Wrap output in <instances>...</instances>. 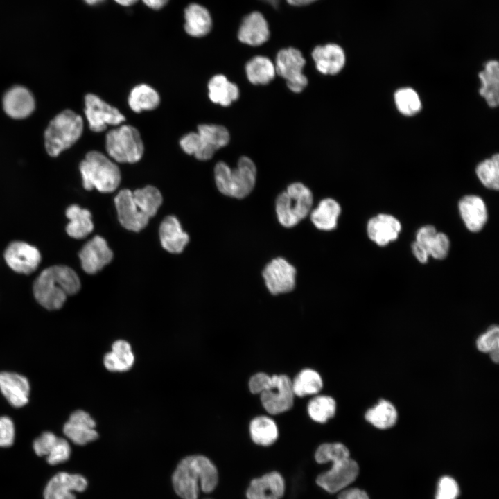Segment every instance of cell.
<instances>
[{"label": "cell", "mask_w": 499, "mask_h": 499, "mask_svg": "<svg viewBox=\"0 0 499 499\" xmlns=\"http://www.w3.org/2000/svg\"><path fill=\"white\" fill-rule=\"evenodd\" d=\"M173 484L176 493L182 499H198L199 491H213L218 482L216 466L203 455H191L184 458L173 475Z\"/></svg>", "instance_id": "1"}, {"label": "cell", "mask_w": 499, "mask_h": 499, "mask_svg": "<svg viewBox=\"0 0 499 499\" xmlns=\"http://www.w3.org/2000/svg\"><path fill=\"white\" fill-rule=\"evenodd\" d=\"M80 288V281L76 272L65 265H53L44 270L33 285L37 302L48 310L60 309L67 296Z\"/></svg>", "instance_id": "2"}, {"label": "cell", "mask_w": 499, "mask_h": 499, "mask_svg": "<svg viewBox=\"0 0 499 499\" xmlns=\"http://www.w3.org/2000/svg\"><path fill=\"white\" fill-rule=\"evenodd\" d=\"M256 168L248 157H241L236 168L231 169L225 162H218L214 168V178L218 191L227 196L243 198L253 190Z\"/></svg>", "instance_id": "3"}, {"label": "cell", "mask_w": 499, "mask_h": 499, "mask_svg": "<svg viewBox=\"0 0 499 499\" xmlns=\"http://www.w3.org/2000/svg\"><path fill=\"white\" fill-rule=\"evenodd\" d=\"M79 169L86 190L96 189L101 193H111L121 183V175L118 166L100 152H89L80 162Z\"/></svg>", "instance_id": "4"}, {"label": "cell", "mask_w": 499, "mask_h": 499, "mask_svg": "<svg viewBox=\"0 0 499 499\" xmlns=\"http://www.w3.org/2000/svg\"><path fill=\"white\" fill-rule=\"evenodd\" d=\"M83 130L82 117L70 110L58 114L51 120L44 132L45 148L52 157L70 148L80 137Z\"/></svg>", "instance_id": "5"}, {"label": "cell", "mask_w": 499, "mask_h": 499, "mask_svg": "<svg viewBox=\"0 0 499 499\" xmlns=\"http://www.w3.org/2000/svg\"><path fill=\"white\" fill-rule=\"evenodd\" d=\"M230 140L227 129L220 125L201 124L198 132H189L180 140V146L188 155L197 159L207 161L211 159L215 152L226 146Z\"/></svg>", "instance_id": "6"}, {"label": "cell", "mask_w": 499, "mask_h": 499, "mask_svg": "<svg viewBox=\"0 0 499 499\" xmlns=\"http://www.w3.org/2000/svg\"><path fill=\"white\" fill-rule=\"evenodd\" d=\"M310 190L300 182L290 184L276 200V213L279 222L286 227H292L307 216L313 205Z\"/></svg>", "instance_id": "7"}, {"label": "cell", "mask_w": 499, "mask_h": 499, "mask_svg": "<svg viewBox=\"0 0 499 499\" xmlns=\"http://www.w3.org/2000/svg\"><path fill=\"white\" fill-rule=\"evenodd\" d=\"M105 148L109 157L119 163H136L144 152L139 130L130 125H122L109 131L105 137Z\"/></svg>", "instance_id": "8"}, {"label": "cell", "mask_w": 499, "mask_h": 499, "mask_svg": "<svg viewBox=\"0 0 499 499\" xmlns=\"http://www.w3.org/2000/svg\"><path fill=\"white\" fill-rule=\"evenodd\" d=\"M306 60L301 52L294 47L281 49L275 60L276 73L284 78L290 90L302 91L308 85V78L303 73Z\"/></svg>", "instance_id": "9"}, {"label": "cell", "mask_w": 499, "mask_h": 499, "mask_svg": "<svg viewBox=\"0 0 499 499\" xmlns=\"http://www.w3.org/2000/svg\"><path fill=\"white\" fill-rule=\"evenodd\" d=\"M331 462V469L319 474L316 482L326 492L335 493L344 490L356 480L359 473V466L351 457Z\"/></svg>", "instance_id": "10"}, {"label": "cell", "mask_w": 499, "mask_h": 499, "mask_svg": "<svg viewBox=\"0 0 499 499\" xmlns=\"http://www.w3.org/2000/svg\"><path fill=\"white\" fill-rule=\"evenodd\" d=\"M260 395L261 403L269 414H278L286 412L294 403L292 380L284 374L273 375L269 388Z\"/></svg>", "instance_id": "11"}, {"label": "cell", "mask_w": 499, "mask_h": 499, "mask_svg": "<svg viewBox=\"0 0 499 499\" xmlns=\"http://www.w3.org/2000/svg\"><path fill=\"white\" fill-rule=\"evenodd\" d=\"M85 114L93 132L105 130L107 125H118L125 118L119 110L103 101L98 96L88 94L85 97Z\"/></svg>", "instance_id": "12"}, {"label": "cell", "mask_w": 499, "mask_h": 499, "mask_svg": "<svg viewBox=\"0 0 499 499\" xmlns=\"http://www.w3.org/2000/svg\"><path fill=\"white\" fill-rule=\"evenodd\" d=\"M295 267L281 257L268 263L262 272L265 285L272 295L292 291L295 285Z\"/></svg>", "instance_id": "13"}, {"label": "cell", "mask_w": 499, "mask_h": 499, "mask_svg": "<svg viewBox=\"0 0 499 499\" xmlns=\"http://www.w3.org/2000/svg\"><path fill=\"white\" fill-rule=\"evenodd\" d=\"M114 204L119 221L125 229L137 232L147 226L150 218L134 201L131 190L119 191L114 198Z\"/></svg>", "instance_id": "14"}, {"label": "cell", "mask_w": 499, "mask_h": 499, "mask_svg": "<svg viewBox=\"0 0 499 499\" xmlns=\"http://www.w3.org/2000/svg\"><path fill=\"white\" fill-rule=\"evenodd\" d=\"M4 258L14 271L28 274L37 269L41 256L36 247L26 243L16 241L6 248Z\"/></svg>", "instance_id": "15"}, {"label": "cell", "mask_w": 499, "mask_h": 499, "mask_svg": "<svg viewBox=\"0 0 499 499\" xmlns=\"http://www.w3.org/2000/svg\"><path fill=\"white\" fill-rule=\"evenodd\" d=\"M79 258L85 272L93 274L111 262L113 252L103 238L96 236L83 246Z\"/></svg>", "instance_id": "16"}, {"label": "cell", "mask_w": 499, "mask_h": 499, "mask_svg": "<svg viewBox=\"0 0 499 499\" xmlns=\"http://www.w3.org/2000/svg\"><path fill=\"white\" fill-rule=\"evenodd\" d=\"M96 422L87 412L78 410L71 413L63 426V433L76 445L83 446L96 440Z\"/></svg>", "instance_id": "17"}, {"label": "cell", "mask_w": 499, "mask_h": 499, "mask_svg": "<svg viewBox=\"0 0 499 499\" xmlns=\"http://www.w3.org/2000/svg\"><path fill=\"white\" fill-rule=\"evenodd\" d=\"M87 487V481L82 475L60 472L46 484L44 497V499H76L73 492H82Z\"/></svg>", "instance_id": "18"}, {"label": "cell", "mask_w": 499, "mask_h": 499, "mask_svg": "<svg viewBox=\"0 0 499 499\" xmlns=\"http://www.w3.org/2000/svg\"><path fill=\"white\" fill-rule=\"evenodd\" d=\"M30 385L28 378L13 371H0V392L15 408H22L29 401Z\"/></svg>", "instance_id": "19"}, {"label": "cell", "mask_w": 499, "mask_h": 499, "mask_svg": "<svg viewBox=\"0 0 499 499\" xmlns=\"http://www.w3.org/2000/svg\"><path fill=\"white\" fill-rule=\"evenodd\" d=\"M311 55L316 69L324 75H336L345 65L344 51L337 44L329 43L316 46Z\"/></svg>", "instance_id": "20"}, {"label": "cell", "mask_w": 499, "mask_h": 499, "mask_svg": "<svg viewBox=\"0 0 499 499\" xmlns=\"http://www.w3.org/2000/svg\"><path fill=\"white\" fill-rule=\"evenodd\" d=\"M270 32L267 20L258 11L245 15L239 26L238 38L243 44L257 46L265 43Z\"/></svg>", "instance_id": "21"}, {"label": "cell", "mask_w": 499, "mask_h": 499, "mask_svg": "<svg viewBox=\"0 0 499 499\" xmlns=\"http://www.w3.org/2000/svg\"><path fill=\"white\" fill-rule=\"evenodd\" d=\"M285 492V481L277 471L269 472L253 479L246 492L247 499H281Z\"/></svg>", "instance_id": "22"}, {"label": "cell", "mask_w": 499, "mask_h": 499, "mask_svg": "<svg viewBox=\"0 0 499 499\" xmlns=\"http://www.w3.org/2000/svg\"><path fill=\"white\" fill-rule=\"evenodd\" d=\"M401 231L399 220L386 213H380L371 218L367 226L369 239L382 247L397 239Z\"/></svg>", "instance_id": "23"}, {"label": "cell", "mask_w": 499, "mask_h": 499, "mask_svg": "<svg viewBox=\"0 0 499 499\" xmlns=\"http://www.w3.org/2000/svg\"><path fill=\"white\" fill-rule=\"evenodd\" d=\"M461 218L466 228L472 232L480 231L487 220V209L484 200L476 195L462 198L458 204Z\"/></svg>", "instance_id": "24"}, {"label": "cell", "mask_w": 499, "mask_h": 499, "mask_svg": "<svg viewBox=\"0 0 499 499\" xmlns=\"http://www.w3.org/2000/svg\"><path fill=\"white\" fill-rule=\"evenodd\" d=\"M3 107L9 116L24 119L34 110L35 100L28 89L22 86H15L5 94Z\"/></svg>", "instance_id": "25"}, {"label": "cell", "mask_w": 499, "mask_h": 499, "mask_svg": "<svg viewBox=\"0 0 499 499\" xmlns=\"http://www.w3.org/2000/svg\"><path fill=\"white\" fill-rule=\"evenodd\" d=\"M478 76L480 83L479 95L489 107H497L499 105L498 61L496 60L487 61Z\"/></svg>", "instance_id": "26"}, {"label": "cell", "mask_w": 499, "mask_h": 499, "mask_svg": "<svg viewBox=\"0 0 499 499\" xmlns=\"http://www.w3.org/2000/svg\"><path fill=\"white\" fill-rule=\"evenodd\" d=\"M159 234L162 247L170 253H181L189 241L188 234L174 216H168L162 220Z\"/></svg>", "instance_id": "27"}, {"label": "cell", "mask_w": 499, "mask_h": 499, "mask_svg": "<svg viewBox=\"0 0 499 499\" xmlns=\"http://www.w3.org/2000/svg\"><path fill=\"white\" fill-rule=\"evenodd\" d=\"M364 418L372 427L386 430L397 423L399 411L391 401L380 399L365 411Z\"/></svg>", "instance_id": "28"}, {"label": "cell", "mask_w": 499, "mask_h": 499, "mask_svg": "<svg viewBox=\"0 0 499 499\" xmlns=\"http://www.w3.org/2000/svg\"><path fill=\"white\" fill-rule=\"evenodd\" d=\"M186 32L193 37H203L207 35L212 27L211 17L204 6L191 3L184 10Z\"/></svg>", "instance_id": "29"}, {"label": "cell", "mask_w": 499, "mask_h": 499, "mask_svg": "<svg viewBox=\"0 0 499 499\" xmlns=\"http://www.w3.org/2000/svg\"><path fill=\"white\" fill-rule=\"evenodd\" d=\"M208 91L209 98L213 103L225 107L236 101L240 94L238 87L222 74L215 75L210 79Z\"/></svg>", "instance_id": "30"}, {"label": "cell", "mask_w": 499, "mask_h": 499, "mask_svg": "<svg viewBox=\"0 0 499 499\" xmlns=\"http://www.w3.org/2000/svg\"><path fill=\"white\" fill-rule=\"evenodd\" d=\"M134 356L130 344L125 340L115 341L112 351L106 353L103 358L105 368L110 371H126L133 365Z\"/></svg>", "instance_id": "31"}, {"label": "cell", "mask_w": 499, "mask_h": 499, "mask_svg": "<svg viewBox=\"0 0 499 499\" xmlns=\"http://www.w3.org/2000/svg\"><path fill=\"white\" fill-rule=\"evenodd\" d=\"M66 216L69 219L66 231L68 235L76 239L86 237L94 229L91 214L88 209H81L76 204L69 207Z\"/></svg>", "instance_id": "32"}, {"label": "cell", "mask_w": 499, "mask_h": 499, "mask_svg": "<svg viewBox=\"0 0 499 499\" xmlns=\"http://www.w3.org/2000/svg\"><path fill=\"white\" fill-rule=\"evenodd\" d=\"M341 207L338 202L326 198L319 202L318 206L310 213L313 225L319 229L331 231L337 227Z\"/></svg>", "instance_id": "33"}, {"label": "cell", "mask_w": 499, "mask_h": 499, "mask_svg": "<svg viewBox=\"0 0 499 499\" xmlns=\"http://www.w3.org/2000/svg\"><path fill=\"white\" fill-rule=\"evenodd\" d=\"M245 73L248 80L253 85H267L275 77L274 64L268 58L256 55L245 64Z\"/></svg>", "instance_id": "34"}, {"label": "cell", "mask_w": 499, "mask_h": 499, "mask_svg": "<svg viewBox=\"0 0 499 499\" xmlns=\"http://www.w3.org/2000/svg\"><path fill=\"white\" fill-rule=\"evenodd\" d=\"M250 434L255 444L268 446L277 441L279 430L277 423L272 418L263 415L256 417L251 421Z\"/></svg>", "instance_id": "35"}, {"label": "cell", "mask_w": 499, "mask_h": 499, "mask_svg": "<svg viewBox=\"0 0 499 499\" xmlns=\"http://www.w3.org/2000/svg\"><path fill=\"white\" fill-rule=\"evenodd\" d=\"M159 103L160 96L157 91L146 84H140L132 88L128 97L130 107L137 113L143 110H153Z\"/></svg>", "instance_id": "36"}, {"label": "cell", "mask_w": 499, "mask_h": 499, "mask_svg": "<svg viewBox=\"0 0 499 499\" xmlns=\"http://www.w3.org/2000/svg\"><path fill=\"white\" fill-rule=\"evenodd\" d=\"M397 111L404 116H414L422 110V100L418 92L411 87L398 88L393 94Z\"/></svg>", "instance_id": "37"}, {"label": "cell", "mask_w": 499, "mask_h": 499, "mask_svg": "<svg viewBox=\"0 0 499 499\" xmlns=\"http://www.w3.org/2000/svg\"><path fill=\"white\" fill-rule=\"evenodd\" d=\"M322 387L323 381L320 374L310 368L301 370L292 380L294 394L300 397L317 394Z\"/></svg>", "instance_id": "38"}, {"label": "cell", "mask_w": 499, "mask_h": 499, "mask_svg": "<svg viewBox=\"0 0 499 499\" xmlns=\"http://www.w3.org/2000/svg\"><path fill=\"white\" fill-rule=\"evenodd\" d=\"M134 201L149 218L153 217L162 204L163 198L157 188L147 185L132 191Z\"/></svg>", "instance_id": "39"}, {"label": "cell", "mask_w": 499, "mask_h": 499, "mask_svg": "<svg viewBox=\"0 0 499 499\" xmlns=\"http://www.w3.org/2000/svg\"><path fill=\"white\" fill-rule=\"evenodd\" d=\"M475 174L480 182L487 189L498 191L499 189V155L480 161L475 167Z\"/></svg>", "instance_id": "40"}, {"label": "cell", "mask_w": 499, "mask_h": 499, "mask_svg": "<svg viewBox=\"0 0 499 499\" xmlns=\"http://www.w3.org/2000/svg\"><path fill=\"white\" fill-rule=\"evenodd\" d=\"M336 408V402L333 397L319 395L309 401L307 411L313 421L323 423L335 416Z\"/></svg>", "instance_id": "41"}, {"label": "cell", "mask_w": 499, "mask_h": 499, "mask_svg": "<svg viewBox=\"0 0 499 499\" xmlns=\"http://www.w3.org/2000/svg\"><path fill=\"white\" fill-rule=\"evenodd\" d=\"M350 457L348 448L340 442L321 444L315 453V459L319 464L331 462L333 460Z\"/></svg>", "instance_id": "42"}, {"label": "cell", "mask_w": 499, "mask_h": 499, "mask_svg": "<svg viewBox=\"0 0 499 499\" xmlns=\"http://www.w3.org/2000/svg\"><path fill=\"white\" fill-rule=\"evenodd\" d=\"M477 349L485 354L499 349V327L496 324L489 326L480 334L475 340Z\"/></svg>", "instance_id": "43"}, {"label": "cell", "mask_w": 499, "mask_h": 499, "mask_svg": "<svg viewBox=\"0 0 499 499\" xmlns=\"http://www.w3.org/2000/svg\"><path fill=\"white\" fill-rule=\"evenodd\" d=\"M71 453V447L68 441L58 437L53 447L46 455V461L51 465L64 462L69 458Z\"/></svg>", "instance_id": "44"}, {"label": "cell", "mask_w": 499, "mask_h": 499, "mask_svg": "<svg viewBox=\"0 0 499 499\" xmlns=\"http://www.w3.org/2000/svg\"><path fill=\"white\" fill-rule=\"evenodd\" d=\"M459 494V485L454 478L450 476H443L439 479L435 499H457Z\"/></svg>", "instance_id": "45"}, {"label": "cell", "mask_w": 499, "mask_h": 499, "mask_svg": "<svg viewBox=\"0 0 499 499\" xmlns=\"http://www.w3.org/2000/svg\"><path fill=\"white\" fill-rule=\"evenodd\" d=\"M450 240L448 237L442 232H437L428 247V255L435 259H443L448 253Z\"/></svg>", "instance_id": "46"}, {"label": "cell", "mask_w": 499, "mask_h": 499, "mask_svg": "<svg viewBox=\"0 0 499 499\" xmlns=\"http://www.w3.org/2000/svg\"><path fill=\"white\" fill-rule=\"evenodd\" d=\"M58 437L53 432L46 431L37 437L33 444L35 454L40 457L46 456L55 444Z\"/></svg>", "instance_id": "47"}, {"label": "cell", "mask_w": 499, "mask_h": 499, "mask_svg": "<svg viewBox=\"0 0 499 499\" xmlns=\"http://www.w3.org/2000/svg\"><path fill=\"white\" fill-rule=\"evenodd\" d=\"M15 428L13 421L6 415L0 416V447H9L14 443Z\"/></svg>", "instance_id": "48"}, {"label": "cell", "mask_w": 499, "mask_h": 499, "mask_svg": "<svg viewBox=\"0 0 499 499\" xmlns=\"http://www.w3.org/2000/svg\"><path fill=\"white\" fill-rule=\"evenodd\" d=\"M272 376L259 372L251 377L249 381V388L252 393L259 394L268 389L270 385Z\"/></svg>", "instance_id": "49"}, {"label": "cell", "mask_w": 499, "mask_h": 499, "mask_svg": "<svg viewBox=\"0 0 499 499\" xmlns=\"http://www.w3.org/2000/svg\"><path fill=\"white\" fill-rule=\"evenodd\" d=\"M437 232L432 225L423 226L417 231L415 242L428 252V247Z\"/></svg>", "instance_id": "50"}, {"label": "cell", "mask_w": 499, "mask_h": 499, "mask_svg": "<svg viewBox=\"0 0 499 499\" xmlns=\"http://www.w3.org/2000/svg\"><path fill=\"white\" fill-rule=\"evenodd\" d=\"M338 499H369V498L364 490L351 488L341 491Z\"/></svg>", "instance_id": "51"}, {"label": "cell", "mask_w": 499, "mask_h": 499, "mask_svg": "<svg viewBox=\"0 0 499 499\" xmlns=\"http://www.w3.org/2000/svg\"><path fill=\"white\" fill-rule=\"evenodd\" d=\"M412 251L416 259L421 263H425L428 259V252L417 243L414 242L412 244Z\"/></svg>", "instance_id": "52"}, {"label": "cell", "mask_w": 499, "mask_h": 499, "mask_svg": "<svg viewBox=\"0 0 499 499\" xmlns=\"http://www.w3.org/2000/svg\"><path fill=\"white\" fill-rule=\"evenodd\" d=\"M143 1L149 8L154 10H159L163 8L168 0H143Z\"/></svg>", "instance_id": "53"}, {"label": "cell", "mask_w": 499, "mask_h": 499, "mask_svg": "<svg viewBox=\"0 0 499 499\" xmlns=\"http://www.w3.org/2000/svg\"><path fill=\"white\" fill-rule=\"evenodd\" d=\"M317 0H286L288 3L294 6H304L315 2Z\"/></svg>", "instance_id": "54"}, {"label": "cell", "mask_w": 499, "mask_h": 499, "mask_svg": "<svg viewBox=\"0 0 499 499\" xmlns=\"http://www.w3.org/2000/svg\"><path fill=\"white\" fill-rule=\"evenodd\" d=\"M488 355L489 356V358H490L491 360L493 363H498V360H499V349H496V350L490 352Z\"/></svg>", "instance_id": "55"}, {"label": "cell", "mask_w": 499, "mask_h": 499, "mask_svg": "<svg viewBox=\"0 0 499 499\" xmlns=\"http://www.w3.org/2000/svg\"><path fill=\"white\" fill-rule=\"evenodd\" d=\"M116 3L121 6H129L135 3L138 0H114Z\"/></svg>", "instance_id": "56"}, {"label": "cell", "mask_w": 499, "mask_h": 499, "mask_svg": "<svg viewBox=\"0 0 499 499\" xmlns=\"http://www.w3.org/2000/svg\"><path fill=\"white\" fill-rule=\"evenodd\" d=\"M260 1L271 6L272 7H273L275 9H277L279 7V6L280 4V1H281V0H260Z\"/></svg>", "instance_id": "57"}, {"label": "cell", "mask_w": 499, "mask_h": 499, "mask_svg": "<svg viewBox=\"0 0 499 499\" xmlns=\"http://www.w3.org/2000/svg\"><path fill=\"white\" fill-rule=\"evenodd\" d=\"M105 0H84V1L91 6L98 4Z\"/></svg>", "instance_id": "58"}]
</instances>
